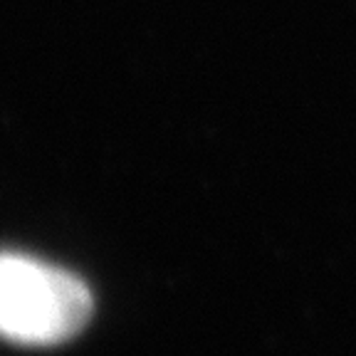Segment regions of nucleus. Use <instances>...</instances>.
<instances>
[{"instance_id":"1","label":"nucleus","mask_w":356,"mask_h":356,"mask_svg":"<svg viewBox=\"0 0 356 356\" xmlns=\"http://www.w3.org/2000/svg\"><path fill=\"white\" fill-rule=\"evenodd\" d=\"M89 287L65 267L0 250V339L17 346H57L92 317Z\"/></svg>"}]
</instances>
